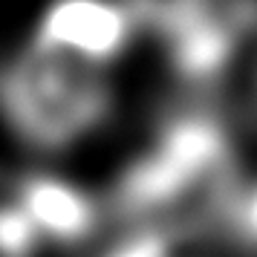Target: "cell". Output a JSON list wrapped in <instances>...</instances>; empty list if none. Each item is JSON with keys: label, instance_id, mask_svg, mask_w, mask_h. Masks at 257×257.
Returning <instances> with one entry per match:
<instances>
[{"label": "cell", "instance_id": "cell-2", "mask_svg": "<svg viewBox=\"0 0 257 257\" xmlns=\"http://www.w3.org/2000/svg\"><path fill=\"white\" fill-rule=\"evenodd\" d=\"M3 107L32 145L64 148L98 124L107 93L90 67L32 49V58L6 75Z\"/></svg>", "mask_w": 257, "mask_h": 257}, {"label": "cell", "instance_id": "cell-8", "mask_svg": "<svg viewBox=\"0 0 257 257\" xmlns=\"http://www.w3.org/2000/svg\"><path fill=\"white\" fill-rule=\"evenodd\" d=\"M228 220L251 245H257V185L245 194H237L228 208Z\"/></svg>", "mask_w": 257, "mask_h": 257}, {"label": "cell", "instance_id": "cell-1", "mask_svg": "<svg viewBox=\"0 0 257 257\" xmlns=\"http://www.w3.org/2000/svg\"><path fill=\"white\" fill-rule=\"evenodd\" d=\"M228 145L222 127L208 116L171 121L139 162L127 168L116 188V211L124 217H159L188 208L202 197L211 211L228 214L237 194L228 188Z\"/></svg>", "mask_w": 257, "mask_h": 257}, {"label": "cell", "instance_id": "cell-5", "mask_svg": "<svg viewBox=\"0 0 257 257\" xmlns=\"http://www.w3.org/2000/svg\"><path fill=\"white\" fill-rule=\"evenodd\" d=\"M231 41L225 29L208 18H179L174 58L191 78H211L228 58Z\"/></svg>", "mask_w": 257, "mask_h": 257}, {"label": "cell", "instance_id": "cell-4", "mask_svg": "<svg viewBox=\"0 0 257 257\" xmlns=\"http://www.w3.org/2000/svg\"><path fill=\"white\" fill-rule=\"evenodd\" d=\"M15 202L24 208L41 240L78 245L98 231L101 208L81 188L52 174H32L18 185Z\"/></svg>", "mask_w": 257, "mask_h": 257}, {"label": "cell", "instance_id": "cell-7", "mask_svg": "<svg viewBox=\"0 0 257 257\" xmlns=\"http://www.w3.org/2000/svg\"><path fill=\"white\" fill-rule=\"evenodd\" d=\"M104 257H174V243L162 228H148V231L142 228V231L124 237Z\"/></svg>", "mask_w": 257, "mask_h": 257}, {"label": "cell", "instance_id": "cell-3", "mask_svg": "<svg viewBox=\"0 0 257 257\" xmlns=\"http://www.w3.org/2000/svg\"><path fill=\"white\" fill-rule=\"evenodd\" d=\"M133 26V12L118 0H52L38 21L35 49L101 67L127 49Z\"/></svg>", "mask_w": 257, "mask_h": 257}, {"label": "cell", "instance_id": "cell-6", "mask_svg": "<svg viewBox=\"0 0 257 257\" xmlns=\"http://www.w3.org/2000/svg\"><path fill=\"white\" fill-rule=\"evenodd\" d=\"M41 243L35 225L18 202H0V257H29Z\"/></svg>", "mask_w": 257, "mask_h": 257}]
</instances>
